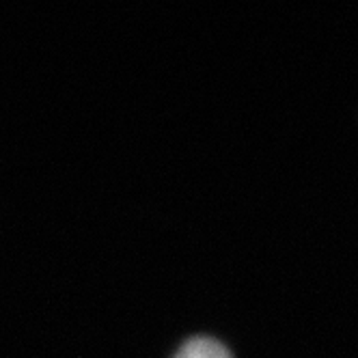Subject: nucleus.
<instances>
[{
    "label": "nucleus",
    "mask_w": 358,
    "mask_h": 358,
    "mask_svg": "<svg viewBox=\"0 0 358 358\" xmlns=\"http://www.w3.org/2000/svg\"><path fill=\"white\" fill-rule=\"evenodd\" d=\"M173 358H234L229 348L212 337H194L177 350Z\"/></svg>",
    "instance_id": "obj_1"
}]
</instances>
